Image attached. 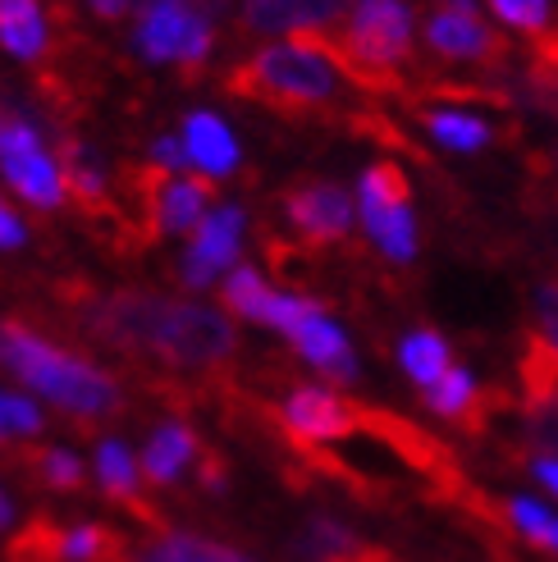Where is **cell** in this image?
I'll return each instance as SVG.
<instances>
[{"instance_id":"cell-21","label":"cell","mask_w":558,"mask_h":562,"mask_svg":"<svg viewBox=\"0 0 558 562\" xmlns=\"http://www.w3.org/2000/svg\"><path fill=\"white\" fill-rule=\"evenodd\" d=\"M92 475L110 498H133L143 490V462L124 439H101L92 453Z\"/></svg>"},{"instance_id":"cell-13","label":"cell","mask_w":558,"mask_h":562,"mask_svg":"<svg viewBox=\"0 0 558 562\" xmlns=\"http://www.w3.org/2000/svg\"><path fill=\"white\" fill-rule=\"evenodd\" d=\"M183 151H188V170H198L202 179H230L243 160V147L234 128L215 115V110H188L183 115Z\"/></svg>"},{"instance_id":"cell-28","label":"cell","mask_w":558,"mask_h":562,"mask_svg":"<svg viewBox=\"0 0 558 562\" xmlns=\"http://www.w3.org/2000/svg\"><path fill=\"white\" fill-rule=\"evenodd\" d=\"M110 530L97 526V521H78V526H65L55 536V558L60 562H101L110 553Z\"/></svg>"},{"instance_id":"cell-30","label":"cell","mask_w":558,"mask_h":562,"mask_svg":"<svg viewBox=\"0 0 558 562\" xmlns=\"http://www.w3.org/2000/svg\"><path fill=\"white\" fill-rule=\"evenodd\" d=\"M37 475H42V485H51V490H78L82 475H88V467H82V458L74 453V448H42Z\"/></svg>"},{"instance_id":"cell-9","label":"cell","mask_w":558,"mask_h":562,"mask_svg":"<svg viewBox=\"0 0 558 562\" xmlns=\"http://www.w3.org/2000/svg\"><path fill=\"white\" fill-rule=\"evenodd\" d=\"M243 234H247V211L238 202H220L207 211V220L188 234V247L179 257V284L192 293H207L225 279L234 266H243Z\"/></svg>"},{"instance_id":"cell-38","label":"cell","mask_w":558,"mask_h":562,"mask_svg":"<svg viewBox=\"0 0 558 562\" xmlns=\"http://www.w3.org/2000/svg\"><path fill=\"white\" fill-rule=\"evenodd\" d=\"M0 202H5V196H0Z\"/></svg>"},{"instance_id":"cell-22","label":"cell","mask_w":558,"mask_h":562,"mask_svg":"<svg viewBox=\"0 0 558 562\" xmlns=\"http://www.w3.org/2000/svg\"><path fill=\"white\" fill-rule=\"evenodd\" d=\"M422 124L444 151H458V156L490 147V137H494V128L481 115H467V110H426Z\"/></svg>"},{"instance_id":"cell-7","label":"cell","mask_w":558,"mask_h":562,"mask_svg":"<svg viewBox=\"0 0 558 562\" xmlns=\"http://www.w3.org/2000/svg\"><path fill=\"white\" fill-rule=\"evenodd\" d=\"M357 215H361V229L371 234L376 251L384 261L394 266H408L416 261L422 251V234H416V211H412V192H408V179L399 165H371L367 175L357 179Z\"/></svg>"},{"instance_id":"cell-10","label":"cell","mask_w":558,"mask_h":562,"mask_svg":"<svg viewBox=\"0 0 558 562\" xmlns=\"http://www.w3.org/2000/svg\"><path fill=\"white\" fill-rule=\"evenodd\" d=\"M284 215L306 243H339L353 229L357 202H353V192H344V183L306 179L284 192Z\"/></svg>"},{"instance_id":"cell-27","label":"cell","mask_w":558,"mask_h":562,"mask_svg":"<svg viewBox=\"0 0 558 562\" xmlns=\"http://www.w3.org/2000/svg\"><path fill=\"white\" fill-rule=\"evenodd\" d=\"M426 393V407L435 412V416H462L471 403H477V393H481V384H477V375H471L467 367H449L444 371L431 389H422Z\"/></svg>"},{"instance_id":"cell-8","label":"cell","mask_w":558,"mask_h":562,"mask_svg":"<svg viewBox=\"0 0 558 562\" xmlns=\"http://www.w3.org/2000/svg\"><path fill=\"white\" fill-rule=\"evenodd\" d=\"M412 5L408 0H357L344 23V50L367 69H399L412 55Z\"/></svg>"},{"instance_id":"cell-35","label":"cell","mask_w":558,"mask_h":562,"mask_svg":"<svg viewBox=\"0 0 558 562\" xmlns=\"http://www.w3.org/2000/svg\"><path fill=\"white\" fill-rule=\"evenodd\" d=\"M526 471H532V481H536L545 494H554V498H558V458L536 453V458H526Z\"/></svg>"},{"instance_id":"cell-18","label":"cell","mask_w":558,"mask_h":562,"mask_svg":"<svg viewBox=\"0 0 558 562\" xmlns=\"http://www.w3.org/2000/svg\"><path fill=\"white\" fill-rule=\"evenodd\" d=\"M129 562H257V558L225 544V540L192 536V530H160V536L137 549Z\"/></svg>"},{"instance_id":"cell-3","label":"cell","mask_w":558,"mask_h":562,"mask_svg":"<svg viewBox=\"0 0 558 562\" xmlns=\"http://www.w3.org/2000/svg\"><path fill=\"white\" fill-rule=\"evenodd\" d=\"M339 65L302 37H279L270 46H261L253 60L238 69V88L253 92L261 101L289 105V110H306V105H325L339 97Z\"/></svg>"},{"instance_id":"cell-15","label":"cell","mask_w":558,"mask_h":562,"mask_svg":"<svg viewBox=\"0 0 558 562\" xmlns=\"http://www.w3.org/2000/svg\"><path fill=\"white\" fill-rule=\"evenodd\" d=\"M211 211V179H188V175H165L156 188V229L160 234H192Z\"/></svg>"},{"instance_id":"cell-26","label":"cell","mask_w":558,"mask_h":562,"mask_svg":"<svg viewBox=\"0 0 558 562\" xmlns=\"http://www.w3.org/2000/svg\"><path fill=\"white\" fill-rule=\"evenodd\" d=\"M60 165H65V188L78 196V202H101L105 196V170H101V160L88 143L69 137V143L60 147Z\"/></svg>"},{"instance_id":"cell-16","label":"cell","mask_w":558,"mask_h":562,"mask_svg":"<svg viewBox=\"0 0 558 562\" xmlns=\"http://www.w3.org/2000/svg\"><path fill=\"white\" fill-rule=\"evenodd\" d=\"M137 462H143V481L175 485V481H183V471L198 462V435H192L183 420H160L147 435V448Z\"/></svg>"},{"instance_id":"cell-32","label":"cell","mask_w":558,"mask_h":562,"mask_svg":"<svg viewBox=\"0 0 558 562\" xmlns=\"http://www.w3.org/2000/svg\"><path fill=\"white\" fill-rule=\"evenodd\" d=\"M536 325H540V344L558 357V284L536 289Z\"/></svg>"},{"instance_id":"cell-5","label":"cell","mask_w":558,"mask_h":562,"mask_svg":"<svg viewBox=\"0 0 558 562\" xmlns=\"http://www.w3.org/2000/svg\"><path fill=\"white\" fill-rule=\"evenodd\" d=\"M0 179L33 211H60L69 196L60 151L19 101H0Z\"/></svg>"},{"instance_id":"cell-6","label":"cell","mask_w":558,"mask_h":562,"mask_svg":"<svg viewBox=\"0 0 558 562\" xmlns=\"http://www.w3.org/2000/svg\"><path fill=\"white\" fill-rule=\"evenodd\" d=\"M266 329H279L289 339V348L312 367L316 375L334 380V384H353L361 361H357V348L348 339V329L334 321L316 297H302V293H279L270 297V316H266Z\"/></svg>"},{"instance_id":"cell-34","label":"cell","mask_w":558,"mask_h":562,"mask_svg":"<svg viewBox=\"0 0 558 562\" xmlns=\"http://www.w3.org/2000/svg\"><path fill=\"white\" fill-rule=\"evenodd\" d=\"M19 247H27V224L10 202H0V251H19Z\"/></svg>"},{"instance_id":"cell-14","label":"cell","mask_w":558,"mask_h":562,"mask_svg":"<svg viewBox=\"0 0 558 562\" xmlns=\"http://www.w3.org/2000/svg\"><path fill=\"white\" fill-rule=\"evenodd\" d=\"M426 46L444 60H490V55L504 46L499 33L481 19V10H449L439 5L426 19Z\"/></svg>"},{"instance_id":"cell-4","label":"cell","mask_w":558,"mask_h":562,"mask_svg":"<svg viewBox=\"0 0 558 562\" xmlns=\"http://www.w3.org/2000/svg\"><path fill=\"white\" fill-rule=\"evenodd\" d=\"M230 0H133V50L147 65L198 69L215 50V23Z\"/></svg>"},{"instance_id":"cell-20","label":"cell","mask_w":558,"mask_h":562,"mask_svg":"<svg viewBox=\"0 0 558 562\" xmlns=\"http://www.w3.org/2000/svg\"><path fill=\"white\" fill-rule=\"evenodd\" d=\"M399 367L412 384L431 389L444 371L454 367V357H449V344H444L435 329H408L399 339Z\"/></svg>"},{"instance_id":"cell-37","label":"cell","mask_w":558,"mask_h":562,"mask_svg":"<svg viewBox=\"0 0 558 562\" xmlns=\"http://www.w3.org/2000/svg\"><path fill=\"white\" fill-rule=\"evenodd\" d=\"M19 521V508H14V494L5 490V485H0V536H5V530Z\"/></svg>"},{"instance_id":"cell-25","label":"cell","mask_w":558,"mask_h":562,"mask_svg":"<svg viewBox=\"0 0 558 562\" xmlns=\"http://www.w3.org/2000/svg\"><path fill=\"white\" fill-rule=\"evenodd\" d=\"M42 426H46V416L33 393L0 384V443H27L42 435Z\"/></svg>"},{"instance_id":"cell-12","label":"cell","mask_w":558,"mask_h":562,"mask_svg":"<svg viewBox=\"0 0 558 562\" xmlns=\"http://www.w3.org/2000/svg\"><path fill=\"white\" fill-rule=\"evenodd\" d=\"M353 412L334 389H321V384H302L293 389L284 407H279V420L284 430L302 443H330V439H344L353 430Z\"/></svg>"},{"instance_id":"cell-2","label":"cell","mask_w":558,"mask_h":562,"mask_svg":"<svg viewBox=\"0 0 558 562\" xmlns=\"http://www.w3.org/2000/svg\"><path fill=\"white\" fill-rule=\"evenodd\" d=\"M0 371L14 375L23 393L78 420H105L124 403L120 380L105 367L74 348L51 344L46 334L23 321H0Z\"/></svg>"},{"instance_id":"cell-23","label":"cell","mask_w":558,"mask_h":562,"mask_svg":"<svg viewBox=\"0 0 558 562\" xmlns=\"http://www.w3.org/2000/svg\"><path fill=\"white\" fill-rule=\"evenodd\" d=\"M270 297H275V289L266 284V274L257 266H234L225 279H220V302H225L234 316L253 321V325H266Z\"/></svg>"},{"instance_id":"cell-11","label":"cell","mask_w":558,"mask_h":562,"mask_svg":"<svg viewBox=\"0 0 558 562\" xmlns=\"http://www.w3.org/2000/svg\"><path fill=\"white\" fill-rule=\"evenodd\" d=\"M357 5V0H243L238 5V23H243V33H253V37H289V33H312V27L330 23V19H339Z\"/></svg>"},{"instance_id":"cell-17","label":"cell","mask_w":558,"mask_h":562,"mask_svg":"<svg viewBox=\"0 0 558 562\" xmlns=\"http://www.w3.org/2000/svg\"><path fill=\"white\" fill-rule=\"evenodd\" d=\"M51 46V23L42 0H0V50L10 60L33 65Z\"/></svg>"},{"instance_id":"cell-36","label":"cell","mask_w":558,"mask_h":562,"mask_svg":"<svg viewBox=\"0 0 558 562\" xmlns=\"http://www.w3.org/2000/svg\"><path fill=\"white\" fill-rule=\"evenodd\" d=\"M88 10L97 19H124V14H133V0H88Z\"/></svg>"},{"instance_id":"cell-31","label":"cell","mask_w":558,"mask_h":562,"mask_svg":"<svg viewBox=\"0 0 558 562\" xmlns=\"http://www.w3.org/2000/svg\"><path fill=\"white\" fill-rule=\"evenodd\" d=\"M490 10L509 27H522V33H545L549 19H554V0H490Z\"/></svg>"},{"instance_id":"cell-33","label":"cell","mask_w":558,"mask_h":562,"mask_svg":"<svg viewBox=\"0 0 558 562\" xmlns=\"http://www.w3.org/2000/svg\"><path fill=\"white\" fill-rule=\"evenodd\" d=\"M147 156H152L156 170H165V175H183V170H188V151H183V137H179V133H160V137H152Z\"/></svg>"},{"instance_id":"cell-19","label":"cell","mask_w":558,"mask_h":562,"mask_svg":"<svg viewBox=\"0 0 558 562\" xmlns=\"http://www.w3.org/2000/svg\"><path fill=\"white\" fill-rule=\"evenodd\" d=\"M293 549L306 558V562H357V558H367V544H361V536L353 526H344L339 517H306L302 530H298V540Z\"/></svg>"},{"instance_id":"cell-24","label":"cell","mask_w":558,"mask_h":562,"mask_svg":"<svg viewBox=\"0 0 558 562\" xmlns=\"http://www.w3.org/2000/svg\"><path fill=\"white\" fill-rule=\"evenodd\" d=\"M509 521L526 544H536L540 553L558 558V513H549L540 498H532V494L509 498Z\"/></svg>"},{"instance_id":"cell-1","label":"cell","mask_w":558,"mask_h":562,"mask_svg":"<svg viewBox=\"0 0 558 562\" xmlns=\"http://www.w3.org/2000/svg\"><path fill=\"white\" fill-rule=\"evenodd\" d=\"M105 344L147 352L175 371H211L230 361L238 339L234 321L211 302L198 297H165V293H110L82 312Z\"/></svg>"},{"instance_id":"cell-29","label":"cell","mask_w":558,"mask_h":562,"mask_svg":"<svg viewBox=\"0 0 558 562\" xmlns=\"http://www.w3.org/2000/svg\"><path fill=\"white\" fill-rule=\"evenodd\" d=\"M526 435L536 448H545L549 458H558V389H540L526 403Z\"/></svg>"}]
</instances>
